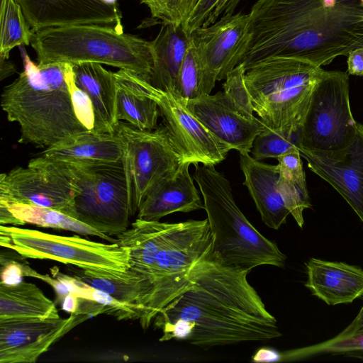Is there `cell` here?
Wrapping results in <instances>:
<instances>
[{
	"instance_id": "obj_1",
	"label": "cell",
	"mask_w": 363,
	"mask_h": 363,
	"mask_svg": "<svg viewBox=\"0 0 363 363\" xmlns=\"http://www.w3.org/2000/svg\"><path fill=\"white\" fill-rule=\"evenodd\" d=\"M250 272L224 264L211 249L194 267L186 289L155 316L160 341L209 348L281 336L277 319L249 283Z\"/></svg>"
},
{
	"instance_id": "obj_2",
	"label": "cell",
	"mask_w": 363,
	"mask_h": 363,
	"mask_svg": "<svg viewBox=\"0 0 363 363\" xmlns=\"http://www.w3.org/2000/svg\"><path fill=\"white\" fill-rule=\"evenodd\" d=\"M249 14L245 71L274 56L321 67L363 48V0H257Z\"/></svg>"
},
{
	"instance_id": "obj_3",
	"label": "cell",
	"mask_w": 363,
	"mask_h": 363,
	"mask_svg": "<svg viewBox=\"0 0 363 363\" xmlns=\"http://www.w3.org/2000/svg\"><path fill=\"white\" fill-rule=\"evenodd\" d=\"M24 69L4 87L1 106L10 122L20 125L18 143L48 148L89 130L79 120L70 82L73 64H35L23 53Z\"/></svg>"
},
{
	"instance_id": "obj_4",
	"label": "cell",
	"mask_w": 363,
	"mask_h": 363,
	"mask_svg": "<svg viewBox=\"0 0 363 363\" xmlns=\"http://www.w3.org/2000/svg\"><path fill=\"white\" fill-rule=\"evenodd\" d=\"M195 167L193 177L213 235V254L227 266L250 272L261 265L284 267L286 257L249 222L237 206L225 177L214 165Z\"/></svg>"
},
{
	"instance_id": "obj_5",
	"label": "cell",
	"mask_w": 363,
	"mask_h": 363,
	"mask_svg": "<svg viewBox=\"0 0 363 363\" xmlns=\"http://www.w3.org/2000/svg\"><path fill=\"white\" fill-rule=\"evenodd\" d=\"M30 45L39 65L96 62L125 69L150 79L152 41L98 25H74L35 31Z\"/></svg>"
},
{
	"instance_id": "obj_6",
	"label": "cell",
	"mask_w": 363,
	"mask_h": 363,
	"mask_svg": "<svg viewBox=\"0 0 363 363\" xmlns=\"http://www.w3.org/2000/svg\"><path fill=\"white\" fill-rule=\"evenodd\" d=\"M324 69L301 59L274 56L245 72L254 112L269 128L300 131L315 86Z\"/></svg>"
},
{
	"instance_id": "obj_7",
	"label": "cell",
	"mask_w": 363,
	"mask_h": 363,
	"mask_svg": "<svg viewBox=\"0 0 363 363\" xmlns=\"http://www.w3.org/2000/svg\"><path fill=\"white\" fill-rule=\"evenodd\" d=\"M212 243L207 218L170 223L151 272L152 291L139 319L144 330L186 289L194 267L211 250Z\"/></svg>"
},
{
	"instance_id": "obj_8",
	"label": "cell",
	"mask_w": 363,
	"mask_h": 363,
	"mask_svg": "<svg viewBox=\"0 0 363 363\" xmlns=\"http://www.w3.org/2000/svg\"><path fill=\"white\" fill-rule=\"evenodd\" d=\"M69 163L80 189L75 199L76 219L108 236L125 231L133 213L123 158Z\"/></svg>"
},
{
	"instance_id": "obj_9",
	"label": "cell",
	"mask_w": 363,
	"mask_h": 363,
	"mask_svg": "<svg viewBox=\"0 0 363 363\" xmlns=\"http://www.w3.org/2000/svg\"><path fill=\"white\" fill-rule=\"evenodd\" d=\"M0 245L21 257L48 259L84 269L124 272L129 269L130 250L118 242L106 244L78 235L62 236L36 230L0 226Z\"/></svg>"
},
{
	"instance_id": "obj_10",
	"label": "cell",
	"mask_w": 363,
	"mask_h": 363,
	"mask_svg": "<svg viewBox=\"0 0 363 363\" xmlns=\"http://www.w3.org/2000/svg\"><path fill=\"white\" fill-rule=\"evenodd\" d=\"M357 122L349 97V74L326 71L315 86L300 132V151L330 152L354 141Z\"/></svg>"
},
{
	"instance_id": "obj_11",
	"label": "cell",
	"mask_w": 363,
	"mask_h": 363,
	"mask_svg": "<svg viewBox=\"0 0 363 363\" xmlns=\"http://www.w3.org/2000/svg\"><path fill=\"white\" fill-rule=\"evenodd\" d=\"M80 192L70 163L39 156L26 167L0 175V203H21L59 211L76 218L75 199Z\"/></svg>"
},
{
	"instance_id": "obj_12",
	"label": "cell",
	"mask_w": 363,
	"mask_h": 363,
	"mask_svg": "<svg viewBox=\"0 0 363 363\" xmlns=\"http://www.w3.org/2000/svg\"><path fill=\"white\" fill-rule=\"evenodd\" d=\"M115 133L123 143V162L134 215L151 188L175 172L184 159L164 125L145 130L119 121Z\"/></svg>"
},
{
	"instance_id": "obj_13",
	"label": "cell",
	"mask_w": 363,
	"mask_h": 363,
	"mask_svg": "<svg viewBox=\"0 0 363 363\" xmlns=\"http://www.w3.org/2000/svg\"><path fill=\"white\" fill-rule=\"evenodd\" d=\"M118 72L138 91L157 103L163 125L179 148L184 162L194 166L199 163L216 165L226 158L231 149L211 134L178 97L153 86L133 72Z\"/></svg>"
},
{
	"instance_id": "obj_14",
	"label": "cell",
	"mask_w": 363,
	"mask_h": 363,
	"mask_svg": "<svg viewBox=\"0 0 363 363\" xmlns=\"http://www.w3.org/2000/svg\"><path fill=\"white\" fill-rule=\"evenodd\" d=\"M249 25V13H227L190 34L203 67L201 95L210 94L216 82L240 64L250 40Z\"/></svg>"
},
{
	"instance_id": "obj_15",
	"label": "cell",
	"mask_w": 363,
	"mask_h": 363,
	"mask_svg": "<svg viewBox=\"0 0 363 363\" xmlns=\"http://www.w3.org/2000/svg\"><path fill=\"white\" fill-rule=\"evenodd\" d=\"M89 318L0 319V363H33L74 327Z\"/></svg>"
},
{
	"instance_id": "obj_16",
	"label": "cell",
	"mask_w": 363,
	"mask_h": 363,
	"mask_svg": "<svg viewBox=\"0 0 363 363\" xmlns=\"http://www.w3.org/2000/svg\"><path fill=\"white\" fill-rule=\"evenodd\" d=\"M33 32L74 25H98L123 32L118 0H16Z\"/></svg>"
},
{
	"instance_id": "obj_17",
	"label": "cell",
	"mask_w": 363,
	"mask_h": 363,
	"mask_svg": "<svg viewBox=\"0 0 363 363\" xmlns=\"http://www.w3.org/2000/svg\"><path fill=\"white\" fill-rule=\"evenodd\" d=\"M308 167L330 184L347 202L363 224V125L347 147L335 152L300 151Z\"/></svg>"
},
{
	"instance_id": "obj_18",
	"label": "cell",
	"mask_w": 363,
	"mask_h": 363,
	"mask_svg": "<svg viewBox=\"0 0 363 363\" xmlns=\"http://www.w3.org/2000/svg\"><path fill=\"white\" fill-rule=\"evenodd\" d=\"M182 102L220 142L240 153H250L255 137L267 127L259 118L240 115L224 91Z\"/></svg>"
},
{
	"instance_id": "obj_19",
	"label": "cell",
	"mask_w": 363,
	"mask_h": 363,
	"mask_svg": "<svg viewBox=\"0 0 363 363\" xmlns=\"http://www.w3.org/2000/svg\"><path fill=\"white\" fill-rule=\"evenodd\" d=\"M190 164L188 162H183L175 172L151 188L139 207L137 218L159 221L172 213L204 209L203 202L190 176Z\"/></svg>"
},
{
	"instance_id": "obj_20",
	"label": "cell",
	"mask_w": 363,
	"mask_h": 363,
	"mask_svg": "<svg viewBox=\"0 0 363 363\" xmlns=\"http://www.w3.org/2000/svg\"><path fill=\"white\" fill-rule=\"evenodd\" d=\"M305 286L328 306L350 303L363 296V269L342 262L311 258Z\"/></svg>"
},
{
	"instance_id": "obj_21",
	"label": "cell",
	"mask_w": 363,
	"mask_h": 363,
	"mask_svg": "<svg viewBox=\"0 0 363 363\" xmlns=\"http://www.w3.org/2000/svg\"><path fill=\"white\" fill-rule=\"evenodd\" d=\"M240 169L264 223L274 230L286 221L290 212L278 190L279 165L256 160L248 152L240 153Z\"/></svg>"
},
{
	"instance_id": "obj_22",
	"label": "cell",
	"mask_w": 363,
	"mask_h": 363,
	"mask_svg": "<svg viewBox=\"0 0 363 363\" xmlns=\"http://www.w3.org/2000/svg\"><path fill=\"white\" fill-rule=\"evenodd\" d=\"M73 72L76 85L89 96L91 101L94 114L93 131L115 133L118 122L116 117L114 72L96 62L74 64Z\"/></svg>"
},
{
	"instance_id": "obj_23",
	"label": "cell",
	"mask_w": 363,
	"mask_h": 363,
	"mask_svg": "<svg viewBox=\"0 0 363 363\" xmlns=\"http://www.w3.org/2000/svg\"><path fill=\"white\" fill-rule=\"evenodd\" d=\"M191 43L182 26L162 23L152 40L153 67L148 82L153 86L177 96L179 73Z\"/></svg>"
},
{
	"instance_id": "obj_24",
	"label": "cell",
	"mask_w": 363,
	"mask_h": 363,
	"mask_svg": "<svg viewBox=\"0 0 363 363\" xmlns=\"http://www.w3.org/2000/svg\"><path fill=\"white\" fill-rule=\"evenodd\" d=\"M40 155L71 163L115 162L123 158V143L116 133L88 130L62 140Z\"/></svg>"
},
{
	"instance_id": "obj_25",
	"label": "cell",
	"mask_w": 363,
	"mask_h": 363,
	"mask_svg": "<svg viewBox=\"0 0 363 363\" xmlns=\"http://www.w3.org/2000/svg\"><path fill=\"white\" fill-rule=\"evenodd\" d=\"M70 270L73 272L72 277L107 293L119 302L133 307L141 317L152 288L150 281L143 276L130 269L119 273L82 268Z\"/></svg>"
},
{
	"instance_id": "obj_26",
	"label": "cell",
	"mask_w": 363,
	"mask_h": 363,
	"mask_svg": "<svg viewBox=\"0 0 363 363\" xmlns=\"http://www.w3.org/2000/svg\"><path fill=\"white\" fill-rule=\"evenodd\" d=\"M170 223L138 218L117 236L118 243L130 250V269L150 281V274ZM151 283V281H150Z\"/></svg>"
},
{
	"instance_id": "obj_27",
	"label": "cell",
	"mask_w": 363,
	"mask_h": 363,
	"mask_svg": "<svg viewBox=\"0 0 363 363\" xmlns=\"http://www.w3.org/2000/svg\"><path fill=\"white\" fill-rule=\"evenodd\" d=\"M55 303L34 284L0 283V319L59 318Z\"/></svg>"
},
{
	"instance_id": "obj_28",
	"label": "cell",
	"mask_w": 363,
	"mask_h": 363,
	"mask_svg": "<svg viewBox=\"0 0 363 363\" xmlns=\"http://www.w3.org/2000/svg\"><path fill=\"white\" fill-rule=\"evenodd\" d=\"M301 157L299 150H295L278 157L277 160L279 168L278 190L290 214L302 228L303 211L311 208V203Z\"/></svg>"
},
{
	"instance_id": "obj_29",
	"label": "cell",
	"mask_w": 363,
	"mask_h": 363,
	"mask_svg": "<svg viewBox=\"0 0 363 363\" xmlns=\"http://www.w3.org/2000/svg\"><path fill=\"white\" fill-rule=\"evenodd\" d=\"M363 357V305L354 320L339 334L313 345L279 352L277 361L299 360L320 354Z\"/></svg>"
},
{
	"instance_id": "obj_30",
	"label": "cell",
	"mask_w": 363,
	"mask_h": 363,
	"mask_svg": "<svg viewBox=\"0 0 363 363\" xmlns=\"http://www.w3.org/2000/svg\"><path fill=\"white\" fill-rule=\"evenodd\" d=\"M114 74L116 84L117 121H127L140 130L155 129L160 115L157 103L138 91L118 71Z\"/></svg>"
},
{
	"instance_id": "obj_31",
	"label": "cell",
	"mask_w": 363,
	"mask_h": 363,
	"mask_svg": "<svg viewBox=\"0 0 363 363\" xmlns=\"http://www.w3.org/2000/svg\"><path fill=\"white\" fill-rule=\"evenodd\" d=\"M5 206L9 208L17 218L25 224L31 223L44 228L65 230L77 233L82 235L97 236L111 243L118 242L117 238H112L111 236L103 234L77 219L59 211L21 203Z\"/></svg>"
},
{
	"instance_id": "obj_32",
	"label": "cell",
	"mask_w": 363,
	"mask_h": 363,
	"mask_svg": "<svg viewBox=\"0 0 363 363\" xmlns=\"http://www.w3.org/2000/svg\"><path fill=\"white\" fill-rule=\"evenodd\" d=\"M0 59L8 60L13 48L30 45L33 30L16 0H1Z\"/></svg>"
},
{
	"instance_id": "obj_33",
	"label": "cell",
	"mask_w": 363,
	"mask_h": 363,
	"mask_svg": "<svg viewBox=\"0 0 363 363\" xmlns=\"http://www.w3.org/2000/svg\"><path fill=\"white\" fill-rule=\"evenodd\" d=\"M300 132L289 129L272 130L266 127L252 143V157L261 161L267 158L277 159L295 150L300 151Z\"/></svg>"
},
{
	"instance_id": "obj_34",
	"label": "cell",
	"mask_w": 363,
	"mask_h": 363,
	"mask_svg": "<svg viewBox=\"0 0 363 363\" xmlns=\"http://www.w3.org/2000/svg\"><path fill=\"white\" fill-rule=\"evenodd\" d=\"M203 77V72L200 59L191 43L179 73L177 97L186 101L201 96Z\"/></svg>"
},
{
	"instance_id": "obj_35",
	"label": "cell",
	"mask_w": 363,
	"mask_h": 363,
	"mask_svg": "<svg viewBox=\"0 0 363 363\" xmlns=\"http://www.w3.org/2000/svg\"><path fill=\"white\" fill-rule=\"evenodd\" d=\"M199 0H140L152 18L162 23L183 26Z\"/></svg>"
},
{
	"instance_id": "obj_36",
	"label": "cell",
	"mask_w": 363,
	"mask_h": 363,
	"mask_svg": "<svg viewBox=\"0 0 363 363\" xmlns=\"http://www.w3.org/2000/svg\"><path fill=\"white\" fill-rule=\"evenodd\" d=\"M236 6L235 0H199L183 25V30L190 35L196 29L214 23L222 16L233 13Z\"/></svg>"
},
{
	"instance_id": "obj_37",
	"label": "cell",
	"mask_w": 363,
	"mask_h": 363,
	"mask_svg": "<svg viewBox=\"0 0 363 363\" xmlns=\"http://www.w3.org/2000/svg\"><path fill=\"white\" fill-rule=\"evenodd\" d=\"M245 72L241 65L236 66L228 74L223 87L236 111L243 117L252 120L256 117L253 115L252 103L245 83Z\"/></svg>"
},
{
	"instance_id": "obj_38",
	"label": "cell",
	"mask_w": 363,
	"mask_h": 363,
	"mask_svg": "<svg viewBox=\"0 0 363 363\" xmlns=\"http://www.w3.org/2000/svg\"><path fill=\"white\" fill-rule=\"evenodd\" d=\"M70 89L75 112L79 120L89 130H93L94 114L89 96L77 87L74 77L70 82Z\"/></svg>"
},
{
	"instance_id": "obj_39",
	"label": "cell",
	"mask_w": 363,
	"mask_h": 363,
	"mask_svg": "<svg viewBox=\"0 0 363 363\" xmlns=\"http://www.w3.org/2000/svg\"><path fill=\"white\" fill-rule=\"evenodd\" d=\"M0 262L1 265L0 283L8 285L17 284L21 282L23 277H26V271L28 265L7 258L2 254Z\"/></svg>"
},
{
	"instance_id": "obj_40",
	"label": "cell",
	"mask_w": 363,
	"mask_h": 363,
	"mask_svg": "<svg viewBox=\"0 0 363 363\" xmlns=\"http://www.w3.org/2000/svg\"><path fill=\"white\" fill-rule=\"evenodd\" d=\"M347 73L363 77V48L354 49L347 55Z\"/></svg>"
},
{
	"instance_id": "obj_41",
	"label": "cell",
	"mask_w": 363,
	"mask_h": 363,
	"mask_svg": "<svg viewBox=\"0 0 363 363\" xmlns=\"http://www.w3.org/2000/svg\"><path fill=\"white\" fill-rule=\"evenodd\" d=\"M0 223L1 225L12 224L15 225H23L25 224L17 218L6 206L3 204H0Z\"/></svg>"
},
{
	"instance_id": "obj_42",
	"label": "cell",
	"mask_w": 363,
	"mask_h": 363,
	"mask_svg": "<svg viewBox=\"0 0 363 363\" xmlns=\"http://www.w3.org/2000/svg\"><path fill=\"white\" fill-rule=\"evenodd\" d=\"M62 308L69 313L70 314H74L78 307V296L75 294L69 292L62 299Z\"/></svg>"
},
{
	"instance_id": "obj_43",
	"label": "cell",
	"mask_w": 363,
	"mask_h": 363,
	"mask_svg": "<svg viewBox=\"0 0 363 363\" xmlns=\"http://www.w3.org/2000/svg\"><path fill=\"white\" fill-rule=\"evenodd\" d=\"M15 71L14 66L8 60H1V79L12 74Z\"/></svg>"
},
{
	"instance_id": "obj_44",
	"label": "cell",
	"mask_w": 363,
	"mask_h": 363,
	"mask_svg": "<svg viewBox=\"0 0 363 363\" xmlns=\"http://www.w3.org/2000/svg\"><path fill=\"white\" fill-rule=\"evenodd\" d=\"M359 359H363V357H360Z\"/></svg>"
}]
</instances>
